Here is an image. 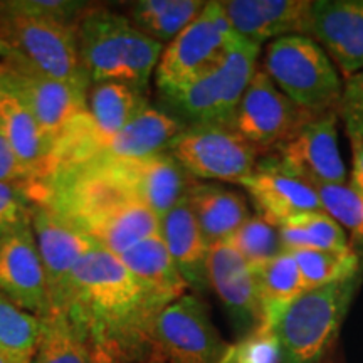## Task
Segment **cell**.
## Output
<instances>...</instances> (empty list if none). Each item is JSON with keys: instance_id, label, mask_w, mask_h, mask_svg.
I'll return each instance as SVG.
<instances>
[{"instance_id": "obj_22", "label": "cell", "mask_w": 363, "mask_h": 363, "mask_svg": "<svg viewBox=\"0 0 363 363\" xmlns=\"http://www.w3.org/2000/svg\"><path fill=\"white\" fill-rule=\"evenodd\" d=\"M0 135L21 165L33 177V184L51 174L54 147L19 99L0 89ZM30 185V184H29Z\"/></svg>"}, {"instance_id": "obj_37", "label": "cell", "mask_w": 363, "mask_h": 363, "mask_svg": "<svg viewBox=\"0 0 363 363\" xmlns=\"http://www.w3.org/2000/svg\"><path fill=\"white\" fill-rule=\"evenodd\" d=\"M89 357L88 363H138V358L133 353L121 347L120 343L111 340H98L89 342Z\"/></svg>"}, {"instance_id": "obj_1", "label": "cell", "mask_w": 363, "mask_h": 363, "mask_svg": "<svg viewBox=\"0 0 363 363\" xmlns=\"http://www.w3.org/2000/svg\"><path fill=\"white\" fill-rule=\"evenodd\" d=\"M27 194L116 256L160 234V217L131 192L113 158L61 167Z\"/></svg>"}, {"instance_id": "obj_18", "label": "cell", "mask_w": 363, "mask_h": 363, "mask_svg": "<svg viewBox=\"0 0 363 363\" xmlns=\"http://www.w3.org/2000/svg\"><path fill=\"white\" fill-rule=\"evenodd\" d=\"M230 27L239 38L262 44L286 35H310V0H225L222 2Z\"/></svg>"}, {"instance_id": "obj_5", "label": "cell", "mask_w": 363, "mask_h": 363, "mask_svg": "<svg viewBox=\"0 0 363 363\" xmlns=\"http://www.w3.org/2000/svg\"><path fill=\"white\" fill-rule=\"evenodd\" d=\"M363 272L308 289L262 318L279 340L283 363H320L337 338Z\"/></svg>"}, {"instance_id": "obj_13", "label": "cell", "mask_w": 363, "mask_h": 363, "mask_svg": "<svg viewBox=\"0 0 363 363\" xmlns=\"http://www.w3.org/2000/svg\"><path fill=\"white\" fill-rule=\"evenodd\" d=\"M30 224L43 261L51 311H66L72 272L96 242L39 202L30 206Z\"/></svg>"}, {"instance_id": "obj_3", "label": "cell", "mask_w": 363, "mask_h": 363, "mask_svg": "<svg viewBox=\"0 0 363 363\" xmlns=\"http://www.w3.org/2000/svg\"><path fill=\"white\" fill-rule=\"evenodd\" d=\"M76 30L78 26L26 11L19 0L0 2V61L88 93L91 81L81 62Z\"/></svg>"}, {"instance_id": "obj_11", "label": "cell", "mask_w": 363, "mask_h": 363, "mask_svg": "<svg viewBox=\"0 0 363 363\" xmlns=\"http://www.w3.org/2000/svg\"><path fill=\"white\" fill-rule=\"evenodd\" d=\"M167 153L195 180L242 184L252 175L257 152L234 128L190 126L177 135Z\"/></svg>"}, {"instance_id": "obj_16", "label": "cell", "mask_w": 363, "mask_h": 363, "mask_svg": "<svg viewBox=\"0 0 363 363\" xmlns=\"http://www.w3.org/2000/svg\"><path fill=\"white\" fill-rule=\"evenodd\" d=\"M208 284L229 316L239 338L262 321V305L254 269L227 242L212 244L208 251Z\"/></svg>"}, {"instance_id": "obj_10", "label": "cell", "mask_w": 363, "mask_h": 363, "mask_svg": "<svg viewBox=\"0 0 363 363\" xmlns=\"http://www.w3.org/2000/svg\"><path fill=\"white\" fill-rule=\"evenodd\" d=\"M316 116L320 115L303 110L281 93L264 69L257 66L235 111L233 128L257 155L267 157Z\"/></svg>"}, {"instance_id": "obj_9", "label": "cell", "mask_w": 363, "mask_h": 363, "mask_svg": "<svg viewBox=\"0 0 363 363\" xmlns=\"http://www.w3.org/2000/svg\"><path fill=\"white\" fill-rule=\"evenodd\" d=\"M148 347L152 355L165 363H222L229 350L202 299L187 293L155 316Z\"/></svg>"}, {"instance_id": "obj_27", "label": "cell", "mask_w": 363, "mask_h": 363, "mask_svg": "<svg viewBox=\"0 0 363 363\" xmlns=\"http://www.w3.org/2000/svg\"><path fill=\"white\" fill-rule=\"evenodd\" d=\"M278 233L286 252L318 249L347 251L348 240L343 227L323 211L303 212L279 222Z\"/></svg>"}, {"instance_id": "obj_2", "label": "cell", "mask_w": 363, "mask_h": 363, "mask_svg": "<svg viewBox=\"0 0 363 363\" xmlns=\"http://www.w3.org/2000/svg\"><path fill=\"white\" fill-rule=\"evenodd\" d=\"M162 310L123 261L98 244L71 276L66 311L88 343L111 340L143 360L150 326Z\"/></svg>"}, {"instance_id": "obj_33", "label": "cell", "mask_w": 363, "mask_h": 363, "mask_svg": "<svg viewBox=\"0 0 363 363\" xmlns=\"http://www.w3.org/2000/svg\"><path fill=\"white\" fill-rule=\"evenodd\" d=\"M313 189L320 197L323 212L342 227H347L353 242L360 244L363 251V192H358L348 184L313 185Z\"/></svg>"}, {"instance_id": "obj_4", "label": "cell", "mask_w": 363, "mask_h": 363, "mask_svg": "<svg viewBox=\"0 0 363 363\" xmlns=\"http://www.w3.org/2000/svg\"><path fill=\"white\" fill-rule=\"evenodd\" d=\"M79 56L91 84L121 83L147 93L163 45L140 33L126 16L93 7L78 22Z\"/></svg>"}, {"instance_id": "obj_6", "label": "cell", "mask_w": 363, "mask_h": 363, "mask_svg": "<svg viewBox=\"0 0 363 363\" xmlns=\"http://www.w3.org/2000/svg\"><path fill=\"white\" fill-rule=\"evenodd\" d=\"M261 45L235 38L224 62L187 88L160 94L165 111L185 128L190 126H225L233 128L242 94L257 69Z\"/></svg>"}, {"instance_id": "obj_32", "label": "cell", "mask_w": 363, "mask_h": 363, "mask_svg": "<svg viewBox=\"0 0 363 363\" xmlns=\"http://www.w3.org/2000/svg\"><path fill=\"white\" fill-rule=\"evenodd\" d=\"M242 256L251 267H257L286 252L281 242L278 227L262 219L261 216H251L229 239L224 240Z\"/></svg>"}, {"instance_id": "obj_19", "label": "cell", "mask_w": 363, "mask_h": 363, "mask_svg": "<svg viewBox=\"0 0 363 363\" xmlns=\"http://www.w3.org/2000/svg\"><path fill=\"white\" fill-rule=\"evenodd\" d=\"M311 38L325 49L345 78L362 71L363 0L313 2Z\"/></svg>"}, {"instance_id": "obj_34", "label": "cell", "mask_w": 363, "mask_h": 363, "mask_svg": "<svg viewBox=\"0 0 363 363\" xmlns=\"http://www.w3.org/2000/svg\"><path fill=\"white\" fill-rule=\"evenodd\" d=\"M222 363H283L279 340L274 330L266 321H261L251 333L229 345Z\"/></svg>"}, {"instance_id": "obj_35", "label": "cell", "mask_w": 363, "mask_h": 363, "mask_svg": "<svg viewBox=\"0 0 363 363\" xmlns=\"http://www.w3.org/2000/svg\"><path fill=\"white\" fill-rule=\"evenodd\" d=\"M30 201L27 184L0 180V239L30 222Z\"/></svg>"}, {"instance_id": "obj_29", "label": "cell", "mask_w": 363, "mask_h": 363, "mask_svg": "<svg viewBox=\"0 0 363 363\" xmlns=\"http://www.w3.org/2000/svg\"><path fill=\"white\" fill-rule=\"evenodd\" d=\"M262 305V318L305 293L301 272L291 252L279 254L264 264L252 267Z\"/></svg>"}, {"instance_id": "obj_40", "label": "cell", "mask_w": 363, "mask_h": 363, "mask_svg": "<svg viewBox=\"0 0 363 363\" xmlns=\"http://www.w3.org/2000/svg\"><path fill=\"white\" fill-rule=\"evenodd\" d=\"M138 363H165V362H162L160 358H157L155 355H152V353H148V357L143 358V360L138 362Z\"/></svg>"}, {"instance_id": "obj_21", "label": "cell", "mask_w": 363, "mask_h": 363, "mask_svg": "<svg viewBox=\"0 0 363 363\" xmlns=\"http://www.w3.org/2000/svg\"><path fill=\"white\" fill-rule=\"evenodd\" d=\"M160 238L189 289L197 294L207 293L211 289L207 271L211 244L203 238L187 201L160 217Z\"/></svg>"}, {"instance_id": "obj_17", "label": "cell", "mask_w": 363, "mask_h": 363, "mask_svg": "<svg viewBox=\"0 0 363 363\" xmlns=\"http://www.w3.org/2000/svg\"><path fill=\"white\" fill-rule=\"evenodd\" d=\"M240 185L251 197L257 216L272 225L303 212L323 211L316 190L286 170L274 155L257 162L252 175Z\"/></svg>"}, {"instance_id": "obj_12", "label": "cell", "mask_w": 363, "mask_h": 363, "mask_svg": "<svg viewBox=\"0 0 363 363\" xmlns=\"http://www.w3.org/2000/svg\"><path fill=\"white\" fill-rule=\"evenodd\" d=\"M0 89L27 106L54 148L88 115V93L4 61H0Z\"/></svg>"}, {"instance_id": "obj_24", "label": "cell", "mask_w": 363, "mask_h": 363, "mask_svg": "<svg viewBox=\"0 0 363 363\" xmlns=\"http://www.w3.org/2000/svg\"><path fill=\"white\" fill-rule=\"evenodd\" d=\"M118 257L162 308L184 296L189 289L160 234L136 244Z\"/></svg>"}, {"instance_id": "obj_36", "label": "cell", "mask_w": 363, "mask_h": 363, "mask_svg": "<svg viewBox=\"0 0 363 363\" xmlns=\"http://www.w3.org/2000/svg\"><path fill=\"white\" fill-rule=\"evenodd\" d=\"M338 116L343 120L350 142L363 138V69L345 78Z\"/></svg>"}, {"instance_id": "obj_26", "label": "cell", "mask_w": 363, "mask_h": 363, "mask_svg": "<svg viewBox=\"0 0 363 363\" xmlns=\"http://www.w3.org/2000/svg\"><path fill=\"white\" fill-rule=\"evenodd\" d=\"M206 4L203 0H140L130 4L126 17L140 33L163 45L192 24Z\"/></svg>"}, {"instance_id": "obj_38", "label": "cell", "mask_w": 363, "mask_h": 363, "mask_svg": "<svg viewBox=\"0 0 363 363\" xmlns=\"http://www.w3.org/2000/svg\"><path fill=\"white\" fill-rule=\"evenodd\" d=\"M0 180L21 182V184L27 185L33 184V177L21 165V162L17 160L12 150L9 148L2 135H0Z\"/></svg>"}, {"instance_id": "obj_23", "label": "cell", "mask_w": 363, "mask_h": 363, "mask_svg": "<svg viewBox=\"0 0 363 363\" xmlns=\"http://www.w3.org/2000/svg\"><path fill=\"white\" fill-rule=\"evenodd\" d=\"M184 130L185 126L175 116L150 104L120 133L103 143L93 157L142 160L158 153H165L172 140Z\"/></svg>"}, {"instance_id": "obj_7", "label": "cell", "mask_w": 363, "mask_h": 363, "mask_svg": "<svg viewBox=\"0 0 363 363\" xmlns=\"http://www.w3.org/2000/svg\"><path fill=\"white\" fill-rule=\"evenodd\" d=\"M262 69L293 103L325 115L337 111L343 83L328 54L310 35H286L267 45Z\"/></svg>"}, {"instance_id": "obj_15", "label": "cell", "mask_w": 363, "mask_h": 363, "mask_svg": "<svg viewBox=\"0 0 363 363\" xmlns=\"http://www.w3.org/2000/svg\"><path fill=\"white\" fill-rule=\"evenodd\" d=\"M0 293L39 320L51 313L43 261L30 222L0 239Z\"/></svg>"}, {"instance_id": "obj_42", "label": "cell", "mask_w": 363, "mask_h": 363, "mask_svg": "<svg viewBox=\"0 0 363 363\" xmlns=\"http://www.w3.org/2000/svg\"><path fill=\"white\" fill-rule=\"evenodd\" d=\"M2 51H4V44H2V40H0V56H2Z\"/></svg>"}, {"instance_id": "obj_8", "label": "cell", "mask_w": 363, "mask_h": 363, "mask_svg": "<svg viewBox=\"0 0 363 363\" xmlns=\"http://www.w3.org/2000/svg\"><path fill=\"white\" fill-rule=\"evenodd\" d=\"M235 38L222 2H207L197 19L163 48L155 69L160 94L187 88L216 71L224 62Z\"/></svg>"}, {"instance_id": "obj_39", "label": "cell", "mask_w": 363, "mask_h": 363, "mask_svg": "<svg viewBox=\"0 0 363 363\" xmlns=\"http://www.w3.org/2000/svg\"><path fill=\"white\" fill-rule=\"evenodd\" d=\"M353 167L350 185L358 192H363V138L352 142Z\"/></svg>"}, {"instance_id": "obj_41", "label": "cell", "mask_w": 363, "mask_h": 363, "mask_svg": "<svg viewBox=\"0 0 363 363\" xmlns=\"http://www.w3.org/2000/svg\"><path fill=\"white\" fill-rule=\"evenodd\" d=\"M0 363H12V362L9 360L6 355H2V353H0Z\"/></svg>"}, {"instance_id": "obj_31", "label": "cell", "mask_w": 363, "mask_h": 363, "mask_svg": "<svg viewBox=\"0 0 363 363\" xmlns=\"http://www.w3.org/2000/svg\"><path fill=\"white\" fill-rule=\"evenodd\" d=\"M291 254L301 272L306 291L348 279L362 271L360 257L352 247L347 251L303 249V251H293Z\"/></svg>"}, {"instance_id": "obj_25", "label": "cell", "mask_w": 363, "mask_h": 363, "mask_svg": "<svg viewBox=\"0 0 363 363\" xmlns=\"http://www.w3.org/2000/svg\"><path fill=\"white\" fill-rule=\"evenodd\" d=\"M187 202L211 246L229 239L251 217L242 195L217 184L197 182L190 189Z\"/></svg>"}, {"instance_id": "obj_28", "label": "cell", "mask_w": 363, "mask_h": 363, "mask_svg": "<svg viewBox=\"0 0 363 363\" xmlns=\"http://www.w3.org/2000/svg\"><path fill=\"white\" fill-rule=\"evenodd\" d=\"M43 330L33 363H88V340L72 323L67 311L40 318Z\"/></svg>"}, {"instance_id": "obj_14", "label": "cell", "mask_w": 363, "mask_h": 363, "mask_svg": "<svg viewBox=\"0 0 363 363\" xmlns=\"http://www.w3.org/2000/svg\"><path fill=\"white\" fill-rule=\"evenodd\" d=\"M337 120V111L313 118L272 155L311 187L347 184V170L338 150Z\"/></svg>"}, {"instance_id": "obj_20", "label": "cell", "mask_w": 363, "mask_h": 363, "mask_svg": "<svg viewBox=\"0 0 363 363\" xmlns=\"http://www.w3.org/2000/svg\"><path fill=\"white\" fill-rule=\"evenodd\" d=\"M113 160L131 192L158 217L187 201L190 189L199 182L167 152L142 160Z\"/></svg>"}, {"instance_id": "obj_30", "label": "cell", "mask_w": 363, "mask_h": 363, "mask_svg": "<svg viewBox=\"0 0 363 363\" xmlns=\"http://www.w3.org/2000/svg\"><path fill=\"white\" fill-rule=\"evenodd\" d=\"M43 323L0 293V353L12 363H33Z\"/></svg>"}]
</instances>
